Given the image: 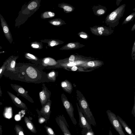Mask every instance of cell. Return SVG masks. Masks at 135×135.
I'll return each instance as SVG.
<instances>
[{"label": "cell", "mask_w": 135, "mask_h": 135, "mask_svg": "<svg viewBox=\"0 0 135 135\" xmlns=\"http://www.w3.org/2000/svg\"><path fill=\"white\" fill-rule=\"evenodd\" d=\"M37 6V3L35 2L30 3L28 6V8L29 10H32L36 8Z\"/></svg>", "instance_id": "obj_27"}, {"label": "cell", "mask_w": 135, "mask_h": 135, "mask_svg": "<svg viewBox=\"0 0 135 135\" xmlns=\"http://www.w3.org/2000/svg\"><path fill=\"white\" fill-rule=\"evenodd\" d=\"M81 134L82 135H95L92 129L88 130L85 128L83 129Z\"/></svg>", "instance_id": "obj_24"}, {"label": "cell", "mask_w": 135, "mask_h": 135, "mask_svg": "<svg viewBox=\"0 0 135 135\" xmlns=\"http://www.w3.org/2000/svg\"><path fill=\"white\" fill-rule=\"evenodd\" d=\"M135 30V23H134L133 27H132L131 30L132 31H133Z\"/></svg>", "instance_id": "obj_41"}, {"label": "cell", "mask_w": 135, "mask_h": 135, "mask_svg": "<svg viewBox=\"0 0 135 135\" xmlns=\"http://www.w3.org/2000/svg\"><path fill=\"white\" fill-rule=\"evenodd\" d=\"M61 86L63 89L66 92L71 94L73 89L72 84L67 80L62 81L61 84Z\"/></svg>", "instance_id": "obj_15"}, {"label": "cell", "mask_w": 135, "mask_h": 135, "mask_svg": "<svg viewBox=\"0 0 135 135\" xmlns=\"http://www.w3.org/2000/svg\"><path fill=\"white\" fill-rule=\"evenodd\" d=\"M55 119L56 123L64 135H71L69 130V126L63 115L57 116Z\"/></svg>", "instance_id": "obj_6"}, {"label": "cell", "mask_w": 135, "mask_h": 135, "mask_svg": "<svg viewBox=\"0 0 135 135\" xmlns=\"http://www.w3.org/2000/svg\"><path fill=\"white\" fill-rule=\"evenodd\" d=\"M2 49V47L1 46H0V54H1L6 52L4 51H1V50Z\"/></svg>", "instance_id": "obj_43"}, {"label": "cell", "mask_w": 135, "mask_h": 135, "mask_svg": "<svg viewBox=\"0 0 135 135\" xmlns=\"http://www.w3.org/2000/svg\"><path fill=\"white\" fill-rule=\"evenodd\" d=\"M12 55L10 56L4 62L0 68V79L2 77L3 72L6 69L8 68L9 62L12 58Z\"/></svg>", "instance_id": "obj_20"}, {"label": "cell", "mask_w": 135, "mask_h": 135, "mask_svg": "<svg viewBox=\"0 0 135 135\" xmlns=\"http://www.w3.org/2000/svg\"><path fill=\"white\" fill-rule=\"evenodd\" d=\"M7 92L13 103L16 106L25 110L28 109L26 104L22 102L16 96L9 91H7Z\"/></svg>", "instance_id": "obj_13"}, {"label": "cell", "mask_w": 135, "mask_h": 135, "mask_svg": "<svg viewBox=\"0 0 135 135\" xmlns=\"http://www.w3.org/2000/svg\"><path fill=\"white\" fill-rule=\"evenodd\" d=\"M61 98L63 105L71 120L73 124L76 125L77 122L74 117V109L72 104L69 101L67 97L64 93L61 94Z\"/></svg>", "instance_id": "obj_4"}, {"label": "cell", "mask_w": 135, "mask_h": 135, "mask_svg": "<svg viewBox=\"0 0 135 135\" xmlns=\"http://www.w3.org/2000/svg\"><path fill=\"white\" fill-rule=\"evenodd\" d=\"M18 56H14L13 55L10 61L8 66L7 68V70L12 71H15V67L16 60L18 58Z\"/></svg>", "instance_id": "obj_19"}, {"label": "cell", "mask_w": 135, "mask_h": 135, "mask_svg": "<svg viewBox=\"0 0 135 135\" xmlns=\"http://www.w3.org/2000/svg\"><path fill=\"white\" fill-rule=\"evenodd\" d=\"M135 41L134 42L133 44V46L132 53L131 56L132 59L133 60H134L135 58Z\"/></svg>", "instance_id": "obj_31"}, {"label": "cell", "mask_w": 135, "mask_h": 135, "mask_svg": "<svg viewBox=\"0 0 135 135\" xmlns=\"http://www.w3.org/2000/svg\"><path fill=\"white\" fill-rule=\"evenodd\" d=\"M64 9L65 10L68 11H71L72 10V8L71 7L68 6H64Z\"/></svg>", "instance_id": "obj_33"}, {"label": "cell", "mask_w": 135, "mask_h": 135, "mask_svg": "<svg viewBox=\"0 0 135 135\" xmlns=\"http://www.w3.org/2000/svg\"><path fill=\"white\" fill-rule=\"evenodd\" d=\"M2 104V103L0 102V105Z\"/></svg>", "instance_id": "obj_46"}, {"label": "cell", "mask_w": 135, "mask_h": 135, "mask_svg": "<svg viewBox=\"0 0 135 135\" xmlns=\"http://www.w3.org/2000/svg\"><path fill=\"white\" fill-rule=\"evenodd\" d=\"M2 93L1 89V88L0 86V97H2Z\"/></svg>", "instance_id": "obj_44"}, {"label": "cell", "mask_w": 135, "mask_h": 135, "mask_svg": "<svg viewBox=\"0 0 135 135\" xmlns=\"http://www.w3.org/2000/svg\"><path fill=\"white\" fill-rule=\"evenodd\" d=\"M14 129L15 131L16 135H25L23 128L19 125H16Z\"/></svg>", "instance_id": "obj_23"}, {"label": "cell", "mask_w": 135, "mask_h": 135, "mask_svg": "<svg viewBox=\"0 0 135 135\" xmlns=\"http://www.w3.org/2000/svg\"><path fill=\"white\" fill-rule=\"evenodd\" d=\"M62 68L68 70L72 71L89 72L94 70H85L82 67L77 66L65 67Z\"/></svg>", "instance_id": "obj_17"}, {"label": "cell", "mask_w": 135, "mask_h": 135, "mask_svg": "<svg viewBox=\"0 0 135 135\" xmlns=\"http://www.w3.org/2000/svg\"><path fill=\"white\" fill-rule=\"evenodd\" d=\"M106 113L111 124L119 135H125L115 114L109 110L106 111Z\"/></svg>", "instance_id": "obj_5"}, {"label": "cell", "mask_w": 135, "mask_h": 135, "mask_svg": "<svg viewBox=\"0 0 135 135\" xmlns=\"http://www.w3.org/2000/svg\"><path fill=\"white\" fill-rule=\"evenodd\" d=\"M60 22L59 21H54L53 22L52 24L55 25H58L60 24Z\"/></svg>", "instance_id": "obj_37"}, {"label": "cell", "mask_w": 135, "mask_h": 135, "mask_svg": "<svg viewBox=\"0 0 135 135\" xmlns=\"http://www.w3.org/2000/svg\"><path fill=\"white\" fill-rule=\"evenodd\" d=\"M51 103L52 101L50 100L46 104L42 107L40 110H39L38 109H36L38 114L44 117L47 122L49 119L51 112Z\"/></svg>", "instance_id": "obj_10"}, {"label": "cell", "mask_w": 135, "mask_h": 135, "mask_svg": "<svg viewBox=\"0 0 135 135\" xmlns=\"http://www.w3.org/2000/svg\"><path fill=\"white\" fill-rule=\"evenodd\" d=\"M49 61V59L47 58L44 61V63L45 64H47Z\"/></svg>", "instance_id": "obj_40"}, {"label": "cell", "mask_w": 135, "mask_h": 135, "mask_svg": "<svg viewBox=\"0 0 135 135\" xmlns=\"http://www.w3.org/2000/svg\"><path fill=\"white\" fill-rule=\"evenodd\" d=\"M79 118V125L82 129L86 128L88 130L92 129L90 125L80 110L77 103H76Z\"/></svg>", "instance_id": "obj_12"}, {"label": "cell", "mask_w": 135, "mask_h": 135, "mask_svg": "<svg viewBox=\"0 0 135 135\" xmlns=\"http://www.w3.org/2000/svg\"><path fill=\"white\" fill-rule=\"evenodd\" d=\"M31 46L32 47L34 48H38L39 47V45L36 44H32Z\"/></svg>", "instance_id": "obj_39"}, {"label": "cell", "mask_w": 135, "mask_h": 135, "mask_svg": "<svg viewBox=\"0 0 135 135\" xmlns=\"http://www.w3.org/2000/svg\"><path fill=\"white\" fill-rule=\"evenodd\" d=\"M126 4L121 5L107 16L105 22L109 27L115 28L119 23V21L122 17L125 11Z\"/></svg>", "instance_id": "obj_2"}, {"label": "cell", "mask_w": 135, "mask_h": 135, "mask_svg": "<svg viewBox=\"0 0 135 135\" xmlns=\"http://www.w3.org/2000/svg\"><path fill=\"white\" fill-rule=\"evenodd\" d=\"M44 127L48 135H56L52 129L51 127L45 125Z\"/></svg>", "instance_id": "obj_26"}, {"label": "cell", "mask_w": 135, "mask_h": 135, "mask_svg": "<svg viewBox=\"0 0 135 135\" xmlns=\"http://www.w3.org/2000/svg\"><path fill=\"white\" fill-rule=\"evenodd\" d=\"M58 75V73L55 70H52L47 74V76L48 79L51 82H54L55 81L56 77Z\"/></svg>", "instance_id": "obj_21"}, {"label": "cell", "mask_w": 135, "mask_h": 135, "mask_svg": "<svg viewBox=\"0 0 135 135\" xmlns=\"http://www.w3.org/2000/svg\"><path fill=\"white\" fill-rule=\"evenodd\" d=\"M55 14L54 13L48 12H45L43 14V17L45 18H48L52 17L55 16Z\"/></svg>", "instance_id": "obj_28"}, {"label": "cell", "mask_w": 135, "mask_h": 135, "mask_svg": "<svg viewBox=\"0 0 135 135\" xmlns=\"http://www.w3.org/2000/svg\"><path fill=\"white\" fill-rule=\"evenodd\" d=\"M12 88L18 94L23 97L31 103H33V99L28 94V91L21 86L16 84H11Z\"/></svg>", "instance_id": "obj_11"}, {"label": "cell", "mask_w": 135, "mask_h": 135, "mask_svg": "<svg viewBox=\"0 0 135 135\" xmlns=\"http://www.w3.org/2000/svg\"><path fill=\"white\" fill-rule=\"evenodd\" d=\"M118 2H117V1L116 2V4L117 6H118L120 4V2L122 1V0L121 1L120 0H117Z\"/></svg>", "instance_id": "obj_42"}, {"label": "cell", "mask_w": 135, "mask_h": 135, "mask_svg": "<svg viewBox=\"0 0 135 135\" xmlns=\"http://www.w3.org/2000/svg\"><path fill=\"white\" fill-rule=\"evenodd\" d=\"M117 117L122 127L124 128L126 131L129 135H134L132 133L131 129L128 126L125 122L119 116L117 115Z\"/></svg>", "instance_id": "obj_18"}, {"label": "cell", "mask_w": 135, "mask_h": 135, "mask_svg": "<svg viewBox=\"0 0 135 135\" xmlns=\"http://www.w3.org/2000/svg\"><path fill=\"white\" fill-rule=\"evenodd\" d=\"M76 93L79 106L83 115L90 125L91 124L95 126L96 123L95 119L87 100L83 94L79 90H76Z\"/></svg>", "instance_id": "obj_1"}, {"label": "cell", "mask_w": 135, "mask_h": 135, "mask_svg": "<svg viewBox=\"0 0 135 135\" xmlns=\"http://www.w3.org/2000/svg\"><path fill=\"white\" fill-rule=\"evenodd\" d=\"M1 25L6 38L9 42L11 44L13 41V37L9 26L3 16L0 13Z\"/></svg>", "instance_id": "obj_9"}, {"label": "cell", "mask_w": 135, "mask_h": 135, "mask_svg": "<svg viewBox=\"0 0 135 135\" xmlns=\"http://www.w3.org/2000/svg\"><path fill=\"white\" fill-rule=\"evenodd\" d=\"M79 36L81 38L85 40L88 39L89 37L87 33L84 32H82L80 33Z\"/></svg>", "instance_id": "obj_30"}, {"label": "cell", "mask_w": 135, "mask_h": 135, "mask_svg": "<svg viewBox=\"0 0 135 135\" xmlns=\"http://www.w3.org/2000/svg\"><path fill=\"white\" fill-rule=\"evenodd\" d=\"M26 57H30L31 59H35V57L32 54L29 53H27L26 54Z\"/></svg>", "instance_id": "obj_34"}, {"label": "cell", "mask_w": 135, "mask_h": 135, "mask_svg": "<svg viewBox=\"0 0 135 135\" xmlns=\"http://www.w3.org/2000/svg\"><path fill=\"white\" fill-rule=\"evenodd\" d=\"M38 122L39 124H42L44 122L47 123V122L44 117L39 115H38Z\"/></svg>", "instance_id": "obj_29"}, {"label": "cell", "mask_w": 135, "mask_h": 135, "mask_svg": "<svg viewBox=\"0 0 135 135\" xmlns=\"http://www.w3.org/2000/svg\"><path fill=\"white\" fill-rule=\"evenodd\" d=\"M24 120L28 129L32 133H36L37 131L32 121L26 117H25Z\"/></svg>", "instance_id": "obj_16"}, {"label": "cell", "mask_w": 135, "mask_h": 135, "mask_svg": "<svg viewBox=\"0 0 135 135\" xmlns=\"http://www.w3.org/2000/svg\"><path fill=\"white\" fill-rule=\"evenodd\" d=\"M90 28L91 33L97 36H108L112 34L114 31L112 28L103 25H96Z\"/></svg>", "instance_id": "obj_3"}, {"label": "cell", "mask_w": 135, "mask_h": 135, "mask_svg": "<svg viewBox=\"0 0 135 135\" xmlns=\"http://www.w3.org/2000/svg\"><path fill=\"white\" fill-rule=\"evenodd\" d=\"M2 126L0 125V131H2Z\"/></svg>", "instance_id": "obj_45"}, {"label": "cell", "mask_w": 135, "mask_h": 135, "mask_svg": "<svg viewBox=\"0 0 135 135\" xmlns=\"http://www.w3.org/2000/svg\"><path fill=\"white\" fill-rule=\"evenodd\" d=\"M75 61V56L73 55H71L69 59V63H73Z\"/></svg>", "instance_id": "obj_32"}, {"label": "cell", "mask_w": 135, "mask_h": 135, "mask_svg": "<svg viewBox=\"0 0 135 135\" xmlns=\"http://www.w3.org/2000/svg\"><path fill=\"white\" fill-rule=\"evenodd\" d=\"M104 64L103 62L100 60H93L87 61L78 66L83 68L85 70H93L98 69Z\"/></svg>", "instance_id": "obj_7"}, {"label": "cell", "mask_w": 135, "mask_h": 135, "mask_svg": "<svg viewBox=\"0 0 135 135\" xmlns=\"http://www.w3.org/2000/svg\"><path fill=\"white\" fill-rule=\"evenodd\" d=\"M135 17V12L132 13L127 17L124 20L122 25L125 24L132 21Z\"/></svg>", "instance_id": "obj_22"}, {"label": "cell", "mask_w": 135, "mask_h": 135, "mask_svg": "<svg viewBox=\"0 0 135 135\" xmlns=\"http://www.w3.org/2000/svg\"><path fill=\"white\" fill-rule=\"evenodd\" d=\"M42 90L39 93V99L42 107L50 100L51 91L48 89L44 83L42 84Z\"/></svg>", "instance_id": "obj_8"}, {"label": "cell", "mask_w": 135, "mask_h": 135, "mask_svg": "<svg viewBox=\"0 0 135 135\" xmlns=\"http://www.w3.org/2000/svg\"><path fill=\"white\" fill-rule=\"evenodd\" d=\"M132 114L133 115V117H135V100L134 101V103L133 106V107L132 111Z\"/></svg>", "instance_id": "obj_36"}, {"label": "cell", "mask_w": 135, "mask_h": 135, "mask_svg": "<svg viewBox=\"0 0 135 135\" xmlns=\"http://www.w3.org/2000/svg\"><path fill=\"white\" fill-rule=\"evenodd\" d=\"M68 46L70 48H74L76 46V45L75 44L73 43H69L68 44Z\"/></svg>", "instance_id": "obj_35"}, {"label": "cell", "mask_w": 135, "mask_h": 135, "mask_svg": "<svg viewBox=\"0 0 135 135\" xmlns=\"http://www.w3.org/2000/svg\"><path fill=\"white\" fill-rule=\"evenodd\" d=\"M56 44V42L54 40L52 41L50 44V46H54Z\"/></svg>", "instance_id": "obj_38"}, {"label": "cell", "mask_w": 135, "mask_h": 135, "mask_svg": "<svg viewBox=\"0 0 135 135\" xmlns=\"http://www.w3.org/2000/svg\"><path fill=\"white\" fill-rule=\"evenodd\" d=\"M8 110H6L4 113V116L6 118H11L12 116V109H11L10 108L8 109Z\"/></svg>", "instance_id": "obj_25"}, {"label": "cell", "mask_w": 135, "mask_h": 135, "mask_svg": "<svg viewBox=\"0 0 135 135\" xmlns=\"http://www.w3.org/2000/svg\"><path fill=\"white\" fill-rule=\"evenodd\" d=\"M92 10L94 14L98 16H100L105 14L106 12V7L100 5L94 6Z\"/></svg>", "instance_id": "obj_14"}]
</instances>
